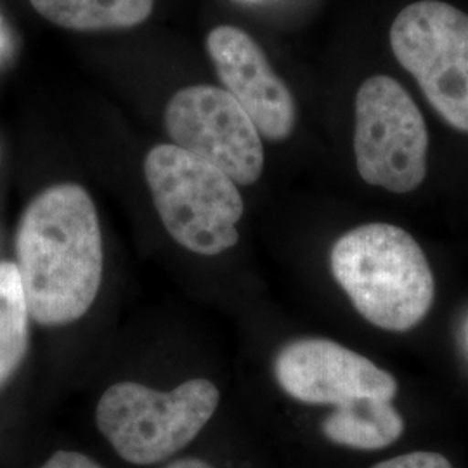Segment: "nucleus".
<instances>
[{
    "mask_svg": "<svg viewBox=\"0 0 468 468\" xmlns=\"http://www.w3.org/2000/svg\"><path fill=\"white\" fill-rule=\"evenodd\" d=\"M16 268L38 324L63 326L85 316L100 293L102 236L82 186H50L27 207L17 226Z\"/></svg>",
    "mask_w": 468,
    "mask_h": 468,
    "instance_id": "obj_1",
    "label": "nucleus"
},
{
    "mask_svg": "<svg viewBox=\"0 0 468 468\" xmlns=\"http://www.w3.org/2000/svg\"><path fill=\"white\" fill-rule=\"evenodd\" d=\"M330 264L356 311L382 330L408 332L431 311L432 271L417 239L398 226L373 222L342 234Z\"/></svg>",
    "mask_w": 468,
    "mask_h": 468,
    "instance_id": "obj_2",
    "label": "nucleus"
},
{
    "mask_svg": "<svg viewBox=\"0 0 468 468\" xmlns=\"http://www.w3.org/2000/svg\"><path fill=\"white\" fill-rule=\"evenodd\" d=\"M144 177L167 233L186 250L218 255L238 243L245 205L222 170L174 144H158L144 158Z\"/></svg>",
    "mask_w": 468,
    "mask_h": 468,
    "instance_id": "obj_3",
    "label": "nucleus"
},
{
    "mask_svg": "<svg viewBox=\"0 0 468 468\" xmlns=\"http://www.w3.org/2000/svg\"><path fill=\"white\" fill-rule=\"evenodd\" d=\"M218 388L191 378L162 392L135 382L108 387L96 410L101 434L135 465H151L183 450L218 410Z\"/></svg>",
    "mask_w": 468,
    "mask_h": 468,
    "instance_id": "obj_4",
    "label": "nucleus"
},
{
    "mask_svg": "<svg viewBox=\"0 0 468 468\" xmlns=\"http://www.w3.org/2000/svg\"><path fill=\"white\" fill-rule=\"evenodd\" d=\"M388 38L435 112L468 133L467 13L442 0H419L396 16Z\"/></svg>",
    "mask_w": 468,
    "mask_h": 468,
    "instance_id": "obj_5",
    "label": "nucleus"
},
{
    "mask_svg": "<svg viewBox=\"0 0 468 468\" xmlns=\"http://www.w3.org/2000/svg\"><path fill=\"white\" fill-rule=\"evenodd\" d=\"M429 131L410 92L375 75L356 94L354 153L359 176L392 193H411L427 177Z\"/></svg>",
    "mask_w": 468,
    "mask_h": 468,
    "instance_id": "obj_6",
    "label": "nucleus"
},
{
    "mask_svg": "<svg viewBox=\"0 0 468 468\" xmlns=\"http://www.w3.org/2000/svg\"><path fill=\"white\" fill-rule=\"evenodd\" d=\"M174 146L222 170L238 186L257 183L264 170V146L251 118L233 96L214 85L176 92L165 108Z\"/></svg>",
    "mask_w": 468,
    "mask_h": 468,
    "instance_id": "obj_7",
    "label": "nucleus"
},
{
    "mask_svg": "<svg viewBox=\"0 0 468 468\" xmlns=\"http://www.w3.org/2000/svg\"><path fill=\"white\" fill-rule=\"evenodd\" d=\"M274 375L284 392L307 404L342 406L359 398L392 401L396 378L334 340L301 338L278 352Z\"/></svg>",
    "mask_w": 468,
    "mask_h": 468,
    "instance_id": "obj_8",
    "label": "nucleus"
},
{
    "mask_svg": "<svg viewBox=\"0 0 468 468\" xmlns=\"http://www.w3.org/2000/svg\"><path fill=\"white\" fill-rule=\"evenodd\" d=\"M207 50L224 90L245 110L259 134L269 141H283L293 133L297 123L293 96L250 35L222 25L207 37Z\"/></svg>",
    "mask_w": 468,
    "mask_h": 468,
    "instance_id": "obj_9",
    "label": "nucleus"
},
{
    "mask_svg": "<svg viewBox=\"0 0 468 468\" xmlns=\"http://www.w3.org/2000/svg\"><path fill=\"white\" fill-rule=\"evenodd\" d=\"M404 431L399 411L390 401L359 398L342 406L323 421V432L336 444L354 450H382Z\"/></svg>",
    "mask_w": 468,
    "mask_h": 468,
    "instance_id": "obj_10",
    "label": "nucleus"
},
{
    "mask_svg": "<svg viewBox=\"0 0 468 468\" xmlns=\"http://www.w3.org/2000/svg\"><path fill=\"white\" fill-rule=\"evenodd\" d=\"M50 23L73 32L133 28L150 17L154 0H30Z\"/></svg>",
    "mask_w": 468,
    "mask_h": 468,
    "instance_id": "obj_11",
    "label": "nucleus"
},
{
    "mask_svg": "<svg viewBox=\"0 0 468 468\" xmlns=\"http://www.w3.org/2000/svg\"><path fill=\"white\" fill-rule=\"evenodd\" d=\"M28 305L16 264L0 262V384L25 357L28 347Z\"/></svg>",
    "mask_w": 468,
    "mask_h": 468,
    "instance_id": "obj_12",
    "label": "nucleus"
},
{
    "mask_svg": "<svg viewBox=\"0 0 468 468\" xmlns=\"http://www.w3.org/2000/svg\"><path fill=\"white\" fill-rule=\"evenodd\" d=\"M373 468H452L446 456L439 452H415L387 460Z\"/></svg>",
    "mask_w": 468,
    "mask_h": 468,
    "instance_id": "obj_13",
    "label": "nucleus"
},
{
    "mask_svg": "<svg viewBox=\"0 0 468 468\" xmlns=\"http://www.w3.org/2000/svg\"><path fill=\"white\" fill-rule=\"evenodd\" d=\"M42 468H101L94 460L80 452H59L52 454Z\"/></svg>",
    "mask_w": 468,
    "mask_h": 468,
    "instance_id": "obj_14",
    "label": "nucleus"
},
{
    "mask_svg": "<svg viewBox=\"0 0 468 468\" xmlns=\"http://www.w3.org/2000/svg\"><path fill=\"white\" fill-rule=\"evenodd\" d=\"M167 468H212L208 463L195 460V458H187V460H179L176 463H170Z\"/></svg>",
    "mask_w": 468,
    "mask_h": 468,
    "instance_id": "obj_15",
    "label": "nucleus"
}]
</instances>
